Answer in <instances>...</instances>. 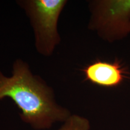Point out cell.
<instances>
[{"label": "cell", "mask_w": 130, "mask_h": 130, "mask_svg": "<svg viewBox=\"0 0 130 130\" xmlns=\"http://www.w3.org/2000/svg\"><path fill=\"white\" fill-rule=\"evenodd\" d=\"M5 98H10L21 110V120L36 130L50 129L72 115L57 103L53 90L20 59L14 62L10 77L0 71V100Z\"/></svg>", "instance_id": "6da1fadb"}, {"label": "cell", "mask_w": 130, "mask_h": 130, "mask_svg": "<svg viewBox=\"0 0 130 130\" xmlns=\"http://www.w3.org/2000/svg\"><path fill=\"white\" fill-rule=\"evenodd\" d=\"M85 79L105 87L119 85L123 80V72L118 61L109 63L96 60L82 69Z\"/></svg>", "instance_id": "277c9868"}, {"label": "cell", "mask_w": 130, "mask_h": 130, "mask_svg": "<svg viewBox=\"0 0 130 130\" xmlns=\"http://www.w3.org/2000/svg\"><path fill=\"white\" fill-rule=\"evenodd\" d=\"M89 7L88 28L102 39L113 43L130 34V0H94Z\"/></svg>", "instance_id": "3957f363"}, {"label": "cell", "mask_w": 130, "mask_h": 130, "mask_svg": "<svg viewBox=\"0 0 130 130\" xmlns=\"http://www.w3.org/2000/svg\"><path fill=\"white\" fill-rule=\"evenodd\" d=\"M90 123L87 118L77 115H71L63 122L58 130H90Z\"/></svg>", "instance_id": "5b68a950"}, {"label": "cell", "mask_w": 130, "mask_h": 130, "mask_svg": "<svg viewBox=\"0 0 130 130\" xmlns=\"http://www.w3.org/2000/svg\"><path fill=\"white\" fill-rule=\"evenodd\" d=\"M18 4L30 18L37 52L42 56H51L60 42L57 24L67 1L25 0L18 1Z\"/></svg>", "instance_id": "7a4b0ae2"}]
</instances>
